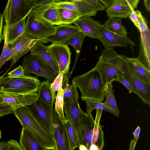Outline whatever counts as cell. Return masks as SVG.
<instances>
[{
	"label": "cell",
	"instance_id": "14",
	"mask_svg": "<svg viewBox=\"0 0 150 150\" xmlns=\"http://www.w3.org/2000/svg\"><path fill=\"white\" fill-rule=\"evenodd\" d=\"M47 47L58 65L59 73L69 72L71 53L67 45L52 43Z\"/></svg>",
	"mask_w": 150,
	"mask_h": 150
},
{
	"label": "cell",
	"instance_id": "8",
	"mask_svg": "<svg viewBox=\"0 0 150 150\" xmlns=\"http://www.w3.org/2000/svg\"><path fill=\"white\" fill-rule=\"evenodd\" d=\"M22 63L25 74L28 76L33 74L37 77H43L52 83L58 74L52 70L37 55L30 53L26 55L23 59Z\"/></svg>",
	"mask_w": 150,
	"mask_h": 150
},
{
	"label": "cell",
	"instance_id": "3",
	"mask_svg": "<svg viewBox=\"0 0 150 150\" xmlns=\"http://www.w3.org/2000/svg\"><path fill=\"white\" fill-rule=\"evenodd\" d=\"M13 113L22 127L28 129L45 150H57L53 135L46 130L35 120L25 107L14 109Z\"/></svg>",
	"mask_w": 150,
	"mask_h": 150
},
{
	"label": "cell",
	"instance_id": "29",
	"mask_svg": "<svg viewBox=\"0 0 150 150\" xmlns=\"http://www.w3.org/2000/svg\"><path fill=\"white\" fill-rule=\"evenodd\" d=\"M59 24H71L82 17L79 12L64 8L57 9Z\"/></svg>",
	"mask_w": 150,
	"mask_h": 150
},
{
	"label": "cell",
	"instance_id": "42",
	"mask_svg": "<svg viewBox=\"0 0 150 150\" xmlns=\"http://www.w3.org/2000/svg\"><path fill=\"white\" fill-rule=\"evenodd\" d=\"M92 6L97 11L105 10V8L98 0H83Z\"/></svg>",
	"mask_w": 150,
	"mask_h": 150
},
{
	"label": "cell",
	"instance_id": "34",
	"mask_svg": "<svg viewBox=\"0 0 150 150\" xmlns=\"http://www.w3.org/2000/svg\"><path fill=\"white\" fill-rule=\"evenodd\" d=\"M55 103V110L63 123L67 121L63 110L64 100L63 90L61 88L57 91Z\"/></svg>",
	"mask_w": 150,
	"mask_h": 150
},
{
	"label": "cell",
	"instance_id": "45",
	"mask_svg": "<svg viewBox=\"0 0 150 150\" xmlns=\"http://www.w3.org/2000/svg\"><path fill=\"white\" fill-rule=\"evenodd\" d=\"M130 20L133 23L135 26L138 29V21L134 10H132L129 15L128 17Z\"/></svg>",
	"mask_w": 150,
	"mask_h": 150
},
{
	"label": "cell",
	"instance_id": "51",
	"mask_svg": "<svg viewBox=\"0 0 150 150\" xmlns=\"http://www.w3.org/2000/svg\"><path fill=\"white\" fill-rule=\"evenodd\" d=\"M137 142L133 140H131L129 144V150H134L135 148Z\"/></svg>",
	"mask_w": 150,
	"mask_h": 150
},
{
	"label": "cell",
	"instance_id": "11",
	"mask_svg": "<svg viewBox=\"0 0 150 150\" xmlns=\"http://www.w3.org/2000/svg\"><path fill=\"white\" fill-rule=\"evenodd\" d=\"M79 100V96L77 89L72 101L64 103L63 110L66 120L70 121L76 132L79 146L82 143L81 121L83 112L80 107Z\"/></svg>",
	"mask_w": 150,
	"mask_h": 150
},
{
	"label": "cell",
	"instance_id": "16",
	"mask_svg": "<svg viewBox=\"0 0 150 150\" xmlns=\"http://www.w3.org/2000/svg\"><path fill=\"white\" fill-rule=\"evenodd\" d=\"M53 121V136L57 150H71L70 142L64 124L54 109Z\"/></svg>",
	"mask_w": 150,
	"mask_h": 150
},
{
	"label": "cell",
	"instance_id": "1",
	"mask_svg": "<svg viewBox=\"0 0 150 150\" xmlns=\"http://www.w3.org/2000/svg\"><path fill=\"white\" fill-rule=\"evenodd\" d=\"M72 83L79 89L81 99L86 98L102 102L106 95L108 85L103 83L99 72L95 67L74 77Z\"/></svg>",
	"mask_w": 150,
	"mask_h": 150
},
{
	"label": "cell",
	"instance_id": "37",
	"mask_svg": "<svg viewBox=\"0 0 150 150\" xmlns=\"http://www.w3.org/2000/svg\"><path fill=\"white\" fill-rule=\"evenodd\" d=\"M14 109L11 105L4 101L2 97L0 95V117L13 113Z\"/></svg>",
	"mask_w": 150,
	"mask_h": 150
},
{
	"label": "cell",
	"instance_id": "22",
	"mask_svg": "<svg viewBox=\"0 0 150 150\" xmlns=\"http://www.w3.org/2000/svg\"><path fill=\"white\" fill-rule=\"evenodd\" d=\"M80 31L86 36L98 39L99 37L98 27L99 21L95 20L91 17H82L73 23Z\"/></svg>",
	"mask_w": 150,
	"mask_h": 150
},
{
	"label": "cell",
	"instance_id": "41",
	"mask_svg": "<svg viewBox=\"0 0 150 150\" xmlns=\"http://www.w3.org/2000/svg\"><path fill=\"white\" fill-rule=\"evenodd\" d=\"M139 0H114L113 2L130 7L133 9L136 8Z\"/></svg>",
	"mask_w": 150,
	"mask_h": 150
},
{
	"label": "cell",
	"instance_id": "35",
	"mask_svg": "<svg viewBox=\"0 0 150 150\" xmlns=\"http://www.w3.org/2000/svg\"><path fill=\"white\" fill-rule=\"evenodd\" d=\"M112 82L108 84L106 99L103 103L115 111L118 114H120V110L116 104L113 91Z\"/></svg>",
	"mask_w": 150,
	"mask_h": 150
},
{
	"label": "cell",
	"instance_id": "46",
	"mask_svg": "<svg viewBox=\"0 0 150 150\" xmlns=\"http://www.w3.org/2000/svg\"><path fill=\"white\" fill-rule=\"evenodd\" d=\"M4 23V16L3 14L0 13V43L3 39L2 31Z\"/></svg>",
	"mask_w": 150,
	"mask_h": 150
},
{
	"label": "cell",
	"instance_id": "23",
	"mask_svg": "<svg viewBox=\"0 0 150 150\" xmlns=\"http://www.w3.org/2000/svg\"><path fill=\"white\" fill-rule=\"evenodd\" d=\"M30 51L31 54L39 56L52 70L59 74L58 65L47 46L38 41Z\"/></svg>",
	"mask_w": 150,
	"mask_h": 150
},
{
	"label": "cell",
	"instance_id": "39",
	"mask_svg": "<svg viewBox=\"0 0 150 150\" xmlns=\"http://www.w3.org/2000/svg\"><path fill=\"white\" fill-rule=\"evenodd\" d=\"M116 81L121 83L125 86L128 90L137 95V92L134 89L130 82L122 74V72L119 74L118 79Z\"/></svg>",
	"mask_w": 150,
	"mask_h": 150
},
{
	"label": "cell",
	"instance_id": "53",
	"mask_svg": "<svg viewBox=\"0 0 150 150\" xmlns=\"http://www.w3.org/2000/svg\"><path fill=\"white\" fill-rule=\"evenodd\" d=\"M9 69L7 71H6L4 74L2 76H1L0 77V83L2 79H3V78L5 76V75L6 74V73H7V71H8V70L9 69Z\"/></svg>",
	"mask_w": 150,
	"mask_h": 150
},
{
	"label": "cell",
	"instance_id": "2",
	"mask_svg": "<svg viewBox=\"0 0 150 150\" xmlns=\"http://www.w3.org/2000/svg\"><path fill=\"white\" fill-rule=\"evenodd\" d=\"M95 120L83 112L81 123V144L88 150H101L104 145L103 126L100 124L102 110L96 109Z\"/></svg>",
	"mask_w": 150,
	"mask_h": 150
},
{
	"label": "cell",
	"instance_id": "9",
	"mask_svg": "<svg viewBox=\"0 0 150 150\" xmlns=\"http://www.w3.org/2000/svg\"><path fill=\"white\" fill-rule=\"evenodd\" d=\"M139 23L138 30L140 33V48L137 59L150 70V32L148 23L139 10L135 11Z\"/></svg>",
	"mask_w": 150,
	"mask_h": 150
},
{
	"label": "cell",
	"instance_id": "55",
	"mask_svg": "<svg viewBox=\"0 0 150 150\" xmlns=\"http://www.w3.org/2000/svg\"><path fill=\"white\" fill-rule=\"evenodd\" d=\"M31 1H33L34 0H30Z\"/></svg>",
	"mask_w": 150,
	"mask_h": 150
},
{
	"label": "cell",
	"instance_id": "6",
	"mask_svg": "<svg viewBox=\"0 0 150 150\" xmlns=\"http://www.w3.org/2000/svg\"><path fill=\"white\" fill-rule=\"evenodd\" d=\"M30 0H8L3 15L5 24L10 25L26 18L33 8Z\"/></svg>",
	"mask_w": 150,
	"mask_h": 150
},
{
	"label": "cell",
	"instance_id": "33",
	"mask_svg": "<svg viewBox=\"0 0 150 150\" xmlns=\"http://www.w3.org/2000/svg\"><path fill=\"white\" fill-rule=\"evenodd\" d=\"M70 142L71 150H73L79 146L76 132L70 121L68 120L64 123Z\"/></svg>",
	"mask_w": 150,
	"mask_h": 150
},
{
	"label": "cell",
	"instance_id": "43",
	"mask_svg": "<svg viewBox=\"0 0 150 150\" xmlns=\"http://www.w3.org/2000/svg\"><path fill=\"white\" fill-rule=\"evenodd\" d=\"M81 0H34L33 1V8L39 6L43 5L51 2H60L68 1H81Z\"/></svg>",
	"mask_w": 150,
	"mask_h": 150
},
{
	"label": "cell",
	"instance_id": "31",
	"mask_svg": "<svg viewBox=\"0 0 150 150\" xmlns=\"http://www.w3.org/2000/svg\"><path fill=\"white\" fill-rule=\"evenodd\" d=\"M70 77V72L63 75L62 88L63 91L64 103L72 101L75 92L77 89V87L74 85H71L69 83V78Z\"/></svg>",
	"mask_w": 150,
	"mask_h": 150
},
{
	"label": "cell",
	"instance_id": "17",
	"mask_svg": "<svg viewBox=\"0 0 150 150\" xmlns=\"http://www.w3.org/2000/svg\"><path fill=\"white\" fill-rule=\"evenodd\" d=\"M51 6L56 9L64 8L80 13L82 17H91L96 15L97 10L83 1L51 2Z\"/></svg>",
	"mask_w": 150,
	"mask_h": 150
},
{
	"label": "cell",
	"instance_id": "44",
	"mask_svg": "<svg viewBox=\"0 0 150 150\" xmlns=\"http://www.w3.org/2000/svg\"><path fill=\"white\" fill-rule=\"evenodd\" d=\"M8 144V150H22L20 143L14 139H11L7 142Z\"/></svg>",
	"mask_w": 150,
	"mask_h": 150
},
{
	"label": "cell",
	"instance_id": "4",
	"mask_svg": "<svg viewBox=\"0 0 150 150\" xmlns=\"http://www.w3.org/2000/svg\"><path fill=\"white\" fill-rule=\"evenodd\" d=\"M124 61V55L118 54L113 48H105L94 67L99 72L104 84L108 85L116 81Z\"/></svg>",
	"mask_w": 150,
	"mask_h": 150
},
{
	"label": "cell",
	"instance_id": "18",
	"mask_svg": "<svg viewBox=\"0 0 150 150\" xmlns=\"http://www.w3.org/2000/svg\"><path fill=\"white\" fill-rule=\"evenodd\" d=\"M3 101L13 106L15 109L31 104L39 98L37 92L28 94H16L0 91Z\"/></svg>",
	"mask_w": 150,
	"mask_h": 150
},
{
	"label": "cell",
	"instance_id": "15",
	"mask_svg": "<svg viewBox=\"0 0 150 150\" xmlns=\"http://www.w3.org/2000/svg\"><path fill=\"white\" fill-rule=\"evenodd\" d=\"M122 73L129 81L137 95L145 103L150 105V83L144 81L133 75L123 63Z\"/></svg>",
	"mask_w": 150,
	"mask_h": 150
},
{
	"label": "cell",
	"instance_id": "12",
	"mask_svg": "<svg viewBox=\"0 0 150 150\" xmlns=\"http://www.w3.org/2000/svg\"><path fill=\"white\" fill-rule=\"evenodd\" d=\"M38 41V40L25 32L9 46L11 53L10 59L12 60L11 67L21 57L30 51Z\"/></svg>",
	"mask_w": 150,
	"mask_h": 150
},
{
	"label": "cell",
	"instance_id": "49",
	"mask_svg": "<svg viewBox=\"0 0 150 150\" xmlns=\"http://www.w3.org/2000/svg\"><path fill=\"white\" fill-rule=\"evenodd\" d=\"M8 144L5 141L0 142V150H8Z\"/></svg>",
	"mask_w": 150,
	"mask_h": 150
},
{
	"label": "cell",
	"instance_id": "38",
	"mask_svg": "<svg viewBox=\"0 0 150 150\" xmlns=\"http://www.w3.org/2000/svg\"><path fill=\"white\" fill-rule=\"evenodd\" d=\"M63 79V74L59 73L53 82L51 83V87L54 91H58L62 88Z\"/></svg>",
	"mask_w": 150,
	"mask_h": 150
},
{
	"label": "cell",
	"instance_id": "24",
	"mask_svg": "<svg viewBox=\"0 0 150 150\" xmlns=\"http://www.w3.org/2000/svg\"><path fill=\"white\" fill-rule=\"evenodd\" d=\"M25 18L10 25H4L3 34L7 38L8 45H11L16 39L25 32Z\"/></svg>",
	"mask_w": 150,
	"mask_h": 150
},
{
	"label": "cell",
	"instance_id": "47",
	"mask_svg": "<svg viewBox=\"0 0 150 150\" xmlns=\"http://www.w3.org/2000/svg\"><path fill=\"white\" fill-rule=\"evenodd\" d=\"M141 128L140 127L138 126L134 131L132 133V134L134 135L133 140L137 142L139 137V135L140 132Z\"/></svg>",
	"mask_w": 150,
	"mask_h": 150
},
{
	"label": "cell",
	"instance_id": "21",
	"mask_svg": "<svg viewBox=\"0 0 150 150\" xmlns=\"http://www.w3.org/2000/svg\"><path fill=\"white\" fill-rule=\"evenodd\" d=\"M124 63L129 71L141 80L150 83V70L137 58H129L124 55Z\"/></svg>",
	"mask_w": 150,
	"mask_h": 150
},
{
	"label": "cell",
	"instance_id": "54",
	"mask_svg": "<svg viewBox=\"0 0 150 150\" xmlns=\"http://www.w3.org/2000/svg\"><path fill=\"white\" fill-rule=\"evenodd\" d=\"M1 138V129H0V139Z\"/></svg>",
	"mask_w": 150,
	"mask_h": 150
},
{
	"label": "cell",
	"instance_id": "5",
	"mask_svg": "<svg viewBox=\"0 0 150 150\" xmlns=\"http://www.w3.org/2000/svg\"><path fill=\"white\" fill-rule=\"evenodd\" d=\"M41 82L35 77H4L0 84V91L16 94H28L38 91Z\"/></svg>",
	"mask_w": 150,
	"mask_h": 150
},
{
	"label": "cell",
	"instance_id": "7",
	"mask_svg": "<svg viewBox=\"0 0 150 150\" xmlns=\"http://www.w3.org/2000/svg\"><path fill=\"white\" fill-rule=\"evenodd\" d=\"M53 106L47 104L39 97L34 102L25 107L41 126L53 135Z\"/></svg>",
	"mask_w": 150,
	"mask_h": 150
},
{
	"label": "cell",
	"instance_id": "13",
	"mask_svg": "<svg viewBox=\"0 0 150 150\" xmlns=\"http://www.w3.org/2000/svg\"><path fill=\"white\" fill-rule=\"evenodd\" d=\"M99 37L98 39L105 47L113 48L115 46L125 47L128 45L135 46V43L127 36L113 33L107 29L104 25L101 24L98 27Z\"/></svg>",
	"mask_w": 150,
	"mask_h": 150
},
{
	"label": "cell",
	"instance_id": "19",
	"mask_svg": "<svg viewBox=\"0 0 150 150\" xmlns=\"http://www.w3.org/2000/svg\"><path fill=\"white\" fill-rule=\"evenodd\" d=\"M80 31L76 25L62 24L56 26L55 33L43 40L40 43L49 42L52 43L63 44L70 37Z\"/></svg>",
	"mask_w": 150,
	"mask_h": 150
},
{
	"label": "cell",
	"instance_id": "32",
	"mask_svg": "<svg viewBox=\"0 0 150 150\" xmlns=\"http://www.w3.org/2000/svg\"><path fill=\"white\" fill-rule=\"evenodd\" d=\"M104 25L109 30L113 33L122 35H127V30L122 25L121 18H109Z\"/></svg>",
	"mask_w": 150,
	"mask_h": 150
},
{
	"label": "cell",
	"instance_id": "52",
	"mask_svg": "<svg viewBox=\"0 0 150 150\" xmlns=\"http://www.w3.org/2000/svg\"><path fill=\"white\" fill-rule=\"evenodd\" d=\"M78 147L80 150H88L86 147L83 144H80Z\"/></svg>",
	"mask_w": 150,
	"mask_h": 150
},
{
	"label": "cell",
	"instance_id": "48",
	"mask_svg": "<svg viewBox=\"0 0 150 150\" xmlns=\"http://www.w3.org/2000/svg\"><path fill=\"white\" fill-rule=\"evenodd\" d=\"M103 4L105 8H107L114 2V0H98Z\"/></svg>",
	"mask_w": 150,
	"mask_h": 150
},
{
	"label": "cell",
	"instance_id": "40",
	"mask_svg": "<svg viewBox=\"0 0 150 150\" xmlns=\"http://www.w3.org/2000/svg\"><path fill=\"white\" fill-rule=\"evenodd\" d=\"M25 74V72L23 66L20 65L16 68L8 73L7 74L8 76L11 77L22 78L25 77L27 76Z\"/></svg>",
	"mask_w": 150,
	"mask_h": 150
},
{
	"label": "cell",
	"instance_id": "26",
	"mask_svg": "<svg viewBox=\"0 0 150 150\" xmlns=\"http://www.w3.org/2000/svg\"><path fill=\"white\" fill-rule=\"evenodd\" d=\"M51 83L49 81L41 82L38 90L40 97L47 104L53 105L57 94L51 87Z\"/></svg>",
	"mask_w": 150,
	"mask_h": 150
},
{
	"label": "cell",
	"instance_id": "36",
	"mask_svg": "<svg viewBox=\"0 0 150 150\" xmlns=\"http://www.w3.org/2000/svg\"><path fill=\"white\" fill-rule=\"evenodd\" d=\"M3 35L4 44L0 57V69L4 63L10 59L11 57V51L8 46L7 38L5 35Z\"/></svg>",
	"mask_w": 150,
	"mask_h": 150
},
{
	"label": "cell",
	"instance_id": "10",
	"mask_svg": "<svg viewBox=\"0 0 150 150\" xmlns=\"http://www.w3.org/2000/svg\"><path fill=\"white\" fill-rule=\"evenodd\" d=\"M56 26L33 15L30 12L27 16L25 32L30 35L40 42L55 32Z\"/></svg>",
	"mask_w": 150,
	"mask_h": 150
},
{
	"label": "cell",
	"instance_id": "50",
	"mask_svg": "<svg viewBox=\"0 0 150 150\" xmlns=\"http://www.w3.org/2000/svg\"><path fill=\"white\" fill-rule=\"evenodd\" d=\"M144 4L146 10L150 11V0H144Z\"/></svg>",
	"mask_w": 150,
	"mask_h": 150
},
{
	"label": "cell",
	"instance_id": "27",
	"mask_svg": "<svg viewBox=\"0 0 150 150\" xmlns=\"http://www.w3.org/2000/svg\"><path fill=\"white\" fill-rule=\"evenodd\" d=\"M133 10L129 6L113 2L106 8V11L109 18H127Z\"/></svg>",
	"mask_w": 150,
	"mask_h": 150
},
{
	"label": "cell",
	"instance_id": "30",
	"mask_svg": "<svg viewBox=\"0 0 150 150\" xmlns=\"http://www.w3.org/2000/svg\"><path fill=\"white\" fill-rule=\"evenodd\" d=\"M82 100L86 102V106L87 114L91 117H93L92 111L94 109H100L108 112L118 117L119 114L110 108L103 103L99 101L93 100L88 98H83Z\"/></svg>",
	"mask_w": 150,
	"mask_h": 150
},
{
	"label": "cell",
	"instance_id": "25",
	"mask_svg": "<svg viewBox=\"0 0 150 150\" xmlns=\"http://www.w3.org/2000/svg\"><path fill=\"white\" fill-rule=\"evenodd\" d=\"M22 150H45L32 134L22 127L19 142Z\"/></svg>",
	"mask_w": 150,
	"mask_h": 150
},
{
	"label": "cell",
	"instance_id": "28",
	"mask_svg": "<svg viewBox=\"0 0 150 150\" xmlns=\"http://www.w3.org/2000/svg\"><path fill=\"white\" fill-rule=\"evenodd\" d=\"M86 36L85 35L80 31L70 37L63 43L65 45H69L72 46L76 51V55L75 62L72 69L70 72V76H71L74 71L77 60L79 58L81 45Z\"/></svg>",
	"mask_w": 150,
	"mask_h": 150
},
{
	"label": "cell",
	"instance_id": "20",
	"mask_svg": "<svg viewBox=\"0 0 150 150\" xmlns=\"http://www.w3.org/2000/svg\"><path fill=\"white\" fill-rule=\"evenodd\" d=\"M30 13L52 25H60L58 9L52 7L51 2L33 8Z\"/></svg>",
	"mask_w": 150,
	"mask_h": 150
}]
</instances>
